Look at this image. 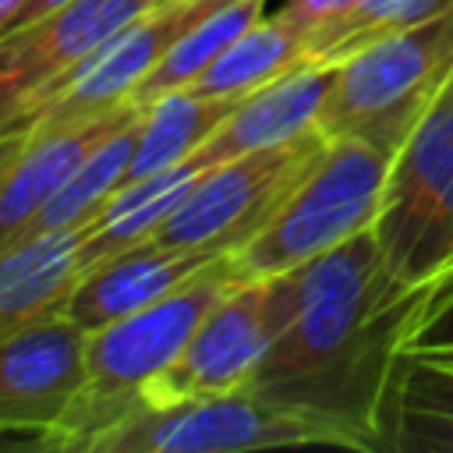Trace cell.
Instances as JSON below:
<instances>
[{
	"label": "cell",
	"instance_id": "cell-9",
	"mask_svg": "<svg viewBox=\"0 0 453 453\" xmlns=\"http://www.w3.org/2000/svg\"><path fill=\"white\" fill-rule=\"evenodd\" d=\"M85 382V329L57 311L0 343V442L32 446L57 428Z\"/></svg>",
	"mask_w": 453,
	"mask_h": 453
},
{
	"label": "cell",
	"instance_id": "cell-8",
	"mask_svg": "<svg viewBox=\"0 0 453 453\" xmlns=\"http://www.w3.org/2000/svg\"><path fill=\"white\" fill-rule=\"evenodd\" d=\"M159 0H71L0 35V142L50 88Z\"/></svg>",
	"mask_w": 453,
	"mask_h": 453
},
{
	"label": "cell",
	"instance_id": "cell-11",
	"mask_svg": "<svg viewBox=\"0 0 453 453\" xmlns=\"http://www.w3.org/2000/svg\"><path fill=\"white\" fill-rule=\"evenodd\" d=\"M449 184H453V74L446 78L439 96L428 103V110L418 117V124L396 149L389 177H386L375 234H379L393 280L418 230L425 226L428 212L435 209V202L442 198Z\"/></svg>",
	"mask_w": 453,
	"mask_h": 453
},
{
	"label": "cell",
	"instance_id": "cell-17",
	"mask_svg": "<svg viewBox=\"0 0 453 453\" xmlns=\"http://www.w3.org/2000/svg\"><path fill=\"white\" fill-rule=\"evenodd\" d=\"M205 170H212V166H205L198 156H188L166 170L127 180L103 205V212L85 226V237L78 248L81 273H88L92 265H99L110 255H120V251L149 241L166 223V216L184 202V195L198 184V177Z\"/></svg>",
	"mask_w": 453,
	"mask_h": 453
},
{
	"label": "cell",
	"instance_id": "cell-24",
	"mask_svg": "<svg viewBox=\"0 0 453 453\" xmlns=\"http://www.w3.org/2000/svg\"><path fill=\"white\" fill-rule=\"evenodd\" d=\"M64 4H71V0H25V4H21V11L11 18L7 32H11V28H21V25H32V21H39V18H46V14H53V11H60Z\"/></svg>",
	"mask_w": 453,
	"mask_h": 453
},
{
	"label": "cell",
	"instance_id": "cell-6",
	"mask_svg": "<svg viewBox=\"0 0 453 453\" xmlns=\"http://www.w3.org/2000/svg\"><path fill=\"white\" fill-rule=\"evenodd\" d=\"M326 142L329 138L315 131L283 145L255 149L216 163L198 177V184L184 195V202L149 241L180 251L234 255L269 223V216L283 205L304 170L319 159Z\"/></svg>",
	"mask_w": 453,
	"mask_h": 453
},
{
	"label": "cell",
	"instance_id": "cell-21",
	"mask_svg": "<svg viewBox=\"0 0 453 453\" xmlns=\"http://www.w3.org/2000/svg\"><path fill=\"white\" fill-rule=\"evenodd\" d=\"M269 0H226L216 11H209L202 21H195L184 35L173 39V46L166 50V57L149 71V78L138 85V92L131 96V103L149 106L166 92L188 88L248 25H255L265 14Z\"/></svg>",
	"mask_w": 453,
	"mask_h": 453
},
{
	"label": "cell",
	"instance_id": "cell-2",
	"mask_svg": "<svg viewBox=\"0 0 453 453\" xmlns=\"http://www.w3.org/2000/svg\"><path fill=\"white\" fill-rule=\"evenodd\" d=\"M241 280L234 255L212 258L184 287L85 333V382L67 414L35 449L96 453V446L127 418L152 403L156 386L188 347L202 315Z\"/></svg>",
	"mask_w": 453,
	"mask_h": 453
},
{
	"label": "cell",
	"instance_id": "cell-19",
	"mask_svg": "<svg viewBox=\"0 0 453 453\" xmlns=\"http://www.w3.org/2000/svg\"><path fill=\"white\" fill-rule=\"evenodd\" d=\"M142 117L145 106L131 110L78 166L74 173L60 184V191L50 198V205L39 212L32 234H46V230H74L92 223L103 205L127 184V166L138 145V131H142ZM28 234V237H32Z\"/></svg>",
	"mask_w": 453,
	"mask_h": 453
},
{
	"label": "cell",
	"instance_id": "cell-14",
	"mask_svg": "<svg viewBox=\"0 0 453 453\" xmlns=\"http://www.w3.org/2000/svg\"><path fill=\"white\" fill-rule=\"evenodd\" d=\"M375 446L393 453H453V354L396 350L379 403Z\"/></svg>",
	"mask_w": 453,
	"mask_h": 453
},
{
	"label": "cell",
	"instance_id": "cell-12",
	"mask_svg": "<svg viewBox=\"0 0 453 453\" xmlns=\"http://www.w3.org/2000/svg\"><path fill=\"white\" fill-rule=\"evenodd\" d=\"M131 110H138V103L106 117L39 127L11 145H0V255L32 234L39 212L50 205L60 184Z\"/></svg>",
	"mask_w": 453,
	"mask_h": 453
},
{
	"label": "cell",
	"instance_id": "cell-16",
	"mask_svg": "<svg viewBox=\"0 0 453 453\" xmlns=\"http://www.w3.org/2000/svg\"><path fill=\"white\" fill-rule=\"evenodd\" d=\"M85 226L32 234L0 255V343L64 311L81 280L78 248Z\"/></svg>",
	"mask_w": 453,
	"mask_h": 453
},
{
	"label": "cell",
	"instance_id": "cell-3",
	"mask_svg": "<svg viewBox=\"0 0 453 453\" xmlns=\"http://www.w3.org/2000/svg\"><path fill=\"white\" fill-rule=\"evenodd\" d=\"M283 446H336L372 453V442L343 418L269 396L262 389L145 407L113 428L96 453H248Z\"/></svg>",
	"mask_w": 453,
	"mask_h": 453
},
{
	"label": "cell",
	"instance_id": "cell-15",
	"mask_svg": "<svg viewBox=\"0 0 453 453\" xmlns=\"http://www.w3.org/2000/svg\"><path fill=\"white\" fill-rule=\"evenodd\" d=\"M216 251H180V248H163L156 241H142L120 255L103 258L81 280L74 283L64 315H71L85 333L124 319L145 304H156L159 297L173 294L184 287L198 269H205Z\"/></svg>",
	"mask_w": 453,
	"mask_h": 453
},
{
	"label": "cell",
	"instance_id": "cell-25",
	"mask_svg": "<svg viewBox=\"0 0 453 453\" xmlns=\"http://www.w3.org/2000/svg\"><path fill=\"white\" fill-rule=\"evenodd\" d=\"M21 4L25 0H0V35L7 32V25H11V18L21 11Z\"/></svg>",
	"mask_w": 453,
	"mask_h": 453
},
{
	"label": "cell",
	"instance_id": "cell-13",
	"mask_svg": "<svg viewBox=\"0 0 453 453\" xmlns=\"http://www.w3.org/2000/svg\"><path fill=\"white\" fill-rule=\"evenodd\" d=\"M333 78H336V64L319 60V64H301L280 74L276 81L241 96L237 106L226 113V120L202 142L195 156L205 166H216L255 149L315 134L322 124L326 99L333 92Z\"/></svg>",
	"mask_w": 453,
	"mask_h": 453
},
{
	"label": "cell",
	"instance_id": "cell-7",
	"mask_svg": "<svg viewBox=\"0 0 453 453\" xmlns=\"http://www.w3.org/2000/svg\"><path fill=\"white\" fill-rule=\"evenodd\" d=\"M219 4L226 0H159L156 7L127 21L117 35H110L85 64H78L32 110H25V117L14 124V131L0 145H11L21 134L39 127H64V124L106 117L131 106V96L149 78V71L166 57L173 39L184 35L195 21H202Z\"/></svg>",
	"mask_w": 453,
	"mask_h": 453
},
{
	"label": "cell",
	"instance_id": "cell-4",
	"mask_svg": "<svg viewBox=\"0 0 453 453\" xmlns=\"http://www.w3.org/2000/svg\"><path fill=\"white\" fill-rule=\"evenodd\" d=\"M333 64L336 78L319 131L326 138H361L396 156L453 74V7Z\"/></svg>",
	"mask_w": 453,
	"mask_h": 453
},
{
	"label": "cell",
	"instance_id": "cell-22",
	"mask_svg": "<svg viewBox=\"0 0 453 453\" xmlns=\"http://www.w3.org/2000/svg\"><path fill=\"white\" fill-rule=\"evenodd\" d=\"M449 7H453V0H361L354 11H347L333 21H322L308 32L311 64L343 60L354 50H361V46H368L389 32L421 25V21H428Z\"/></svg>",
	"mask_w": 453,
	"mask_h": 453
},
{
	"label": "cell",
	"instance_id": "cell-18",
	"mask_svg": "<svg viewBox=\"0 0 453 453\" xmlns=\"http://www.w3.org/2000/svg\"><path fill=\"white\" fill-rule=\"evenodd\" d=\"M301 64H311L308 28L283 11H273L248 25L188 88L216 99H241Z\"/></svg>",
	"mask_w": 453,
	"mask_h": 453
},
{
	"label": "cell",
	"instance_id": "cell-10",
	"mask_svg": "<svg viewBox=\"0 0 453 453\" xmlns=\"http://www.w3.org/2000/svg\"><path fill=\"white\" fill-rule=\"evenodd\" d=\"M273 340L265 280L241 276L195 326L188 347L163 375L149 407L251 389Z\"/></svg>",
	"mask_w": 453,
	"mask_h": 453
},
{
	"label": "cell",
	"instance_id": "cell-5",
	"mask_svg": "<svg viewBox=\"0 0 453 453\" xmlns=\"http://www.w3.org/2000/svg\"><path fill=\"white\" fill-rule=\"evenodd\" d=\"M393 152L361 138H329L269 223L234 251L241 276H280L375 226Z\"/></svg>",
	"mask_w": 453,
	"mask_h": 453
},
{
	"label": "cell",
	"instance_id": "cell-1",
	"mask_svg": "<svg viewBox=\"0 0 453 453\" xmlns=\"http://www.w3.org/2000/svg\"><path fill=\"white\" fill-rule=\"evenodd\" d=\"M414 301L393 280L375 226L269 276L273 340L251 389L329 411L379 449L375 403Z\"/></svg>",
	"mask_w": 453,
	"mask_h": 453
},
{
	"label": "cell",
	"instance_id": "cell-20",
	"mask_svg": "<svg viewBox=\"0 0 453 453\" xmlns=\"http://www.w3.org/2000/svg\"><path fill=\"white\" fill-rule=\"evenodd\" d=\"M237 106V99H216L202 96L195 88H177L159 96L145 106L138 145L127 166V180L149 177L156 170H166L202 149V142L226 120V113Z\"/></svg>",
	"mask_w": 453,
	"mask_h": 453
},
{
	"label": "cell",
	"instance_id": "cell-23",
	"mask_svg": "<svg viewBox=\"0 0 453 453\" xmlns=\"http://www.w3.org/2000/svg\"><path fill=\"white\" fill-rule=\"evenodd\" d=\"M361 0H283L276 11H283L287 18H294V21H301L308 32L315 28V25H322V21H333V18H340V14H347V11H354Z\"/></svg>",
	"mask_w": 453,
	"mask_h": 453
}]
</instances>
